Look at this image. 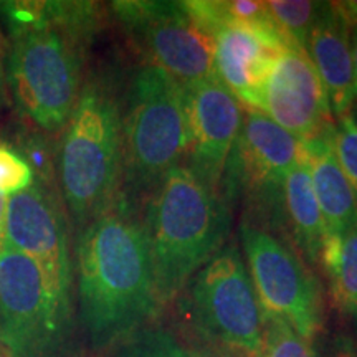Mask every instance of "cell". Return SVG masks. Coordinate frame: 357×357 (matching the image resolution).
<instances>
[{"label":"cell","instance_id":"obj_23","mask_svg":"<svg viewBox=\"0 0 357 357\" xmlns=\"http://www.w3.org/2000/svg\"><path fill=\"white\" fill-rule=\"evenodd\" d=\"M32 167L13 144L0 141V194L10 197L33 184Z\"/></svg>","mask_w":357,"mask_h":357},{"label":"cell","instance_id":"obj_5","mask_svg":"<svg viewBox=\"0 0 357 357\" xmlns=\"http://www.w3.org/2000/svg\"><path fill=\"white\" fill-rule=\"evenodd\" d=\"M189 151L184 88L154 65L134 71L123 109V184L128 200L151 194Z\"/></svg>","mask_w":357,"mask_h":357},{"label":"cell","instance_id":"obj_11","mask_svg":"<svg viewBox=\"0 0 357 357\" xmlns=\"http://www.w3.org/2000/svg\"><path fill=\"white\" fill-rule=\"evenodd\" d=\"M212 42L213 73L248 109H263L265 88L278 56L296 47L278 26H258L223 17L215 2H187Z\"/></svg>","mask_w":357,"mask_h":357},{"label":"cell","instance_id":"obj_14","mask_svg":"<svg viewBox=\"0 0 357 357\" xmlns=\"http://www.w3.org/2000/svg\"><path fill=\"white\" fill-rule=\"evenodd\" d=\"M261 111L301 142L334 128L326 89L303 48L289 47L278 56Z\"/></svg>","mask_w":357,"mask_h":357},{"label":"cell","instance_id":"obj_2","mask_svg":"<svg viewBox=\"0 0 357 357\" xmlns=\"http://www.w3.org/2000/svg\"><path fill=\"white\" fill-rule=\"evenodd\" d=\"M78 316L89 346L109 351L162 310L144 222L121 194L77 234Z\"/></svg>","mask_w":357,"mask_h":357},{"label":"cell","instance_id":"obj_19","mask_svg":"<svg viewBox=\"0 0 357 357\" xmlns=\"http://www.w3.org/2000/svg\"><path fill=\"white\" fill-rule=\"evenodd\" d=\"M105 357H227L218 352L190 344L171 329L147 326L106 352Z\"/></svg>","mask_w":357,"mask_h":357},{"label":"cell","instance_id":"obj_15","mask_svg":"<svg viewBox=\"0 0 357 357\" xmlns=\"http://www.w3.org/2000/svg\"><path fill=\"white\" fill-rule=\"evenodd\" d=\"M305 52L326 89L333 118L351 113L357 84L342 3L323 2L307 33Z\"/></svg>","mask_w":357,"mask_h":357},{"label":"cell","instance_id":"obj_3","mask_svg":"<svg viewBox=\"0 0 357 357\" xmlns=\"http://www.w3.org/2000/svg\"><path fill=\"white\" fill-rule=\"evenodd\" d=\"M144 229L162 307L227 243L229 204L189 166H176L149 194Z\"/></svg>","mask_w":357,"mask_h":357},{"label":"cell","instance_id":"obj_28","mask_svg":"<svg viewBox=\"0 0 357 357\" xmlns=\"http://www.w3.org/2000/svg\"><path fill=\"white\" fill-rule=\"evenodd\" d=\"M0 357H10V356L7 354V351L3 349V346H2V344H0Z\"/></svg>","mask_w":357,"mask_h":357},{"label":"cell","instance_id":"obj_18","mask_svg":"<svg viewBox=\"0 0 357 357\" xmlns=\"http://www.w3.org/2000/svg\"><path fill=\"white\" fill-rule=\"evenodd\" d=\"M318 265L329 281L333 300L342 311L357 306V223L344 234L324 235Z\"/></svg>","mask_w":357,"mask_h":357},{"label":"cell","instance_id":"obj_9","mask_svg":"<svg viewBox=\"0 0 357 357\" xmlns=\"http://www.w3.org/2000/svg\"><path fill=\"white\" fill-rule=\"evenodd\" d=\"M113 12L147 63L181 86L212 77V42L187 2H114Z\"/></svg>","mask_w":357,"mask_h":357},{"label":"cell","instance_id":"obj_1","mask_svg":"<svg viewBox=\"0 0 357 357\" xmlns=\"http://www.w3.org/2000/svg\"><path fill=\"white\" fill-rule=\"evenodd\" d=\"M8 30L7 95L26 128L61 134L83 88L84 53L100 24L91 2H0Z\"/></svg>","mask_w":357,"mask_h":357},{"label":"cell","instance_id":"obj_8","mask_svg":"<svg viewBox=\"0 0 357 357\" xmlns=\"http://www.w3.org/2000/svg\"><path fill=\"white\" fill-rule=\"evenodd\" d=\"M240 242L263 316L284 321L311 342L323 326L316 276L287 242L248 218L240 223Z\"/></svg>","mask_w":357,"mask_h":357},{"label":"cell","instance_id":"obj_22","mask_svg":"<svg viewBox=\"0 0 357 357\" xmlns=\"http://www.w3.org/2000/svg\"><path fill=\"white\" fill-rule=\"evenodd\" d=\"M333 146L339 166L357 197V123L351 113L334 119Z\"/></svg>","mask_w":357,"mask_h":357},{"label":"cell","instance_id":"obj_21","mask_svg":"<svg viewBox=\"0 0 357 357\" xmlns=\"http://www.w3.org/2000/svg\"><path fill=\"white\" fill-rule=\"evenodd\" d=\"M250 357H316L311 342L284 321L265 316L261 344Z\"/></svg>","mask_w":357,"mask_h":357},{"label":"cell","instance_id":"obj_20","mask_svg":"<svg viewBox=\"0 0 357 357\" xmlns=\"http://www.w3.org/2000/svg\"><path fill=\"white\" fill-rule=\"evenodd\" d=\"M319 2H266L275 24L289 42L305 50L307 33L321 10Z\"/></svg>","mask_w":357,"mask_h":357},{"label":"cell","instance_id":"obj_10","mask_svg":"<svg viewBox=\"0 0 357 357\" xmlns=\"http://www.w3.org/2000/svg\"><path fill=\"white\" fill-rule=\"evenodd\" d=\"M301 151L298 137L278 126L263 111L247 108L223 174L227 190L243 195L253 215L266 217L271 225L280 222L283 225V184L300 160Z\"/></svg>","mask_w":357,"mask_h":357},{"label":"cell","instance_id":"obj_4","mask_svg":"<svg viewBox=\"0 0 357 357\" xmlns=\"http://www.w3.org/2000/svg\"><path fill=\"white\" fill-rule=\"evenodd\" d=\"M56 185L75 234L121 195L123 105L113 83L89 75L60 134Z\"/></svg>","mask_w":357,"mask_h":357},{"label":"cell","instance_id":"obj_26","mask_svg":"<svg viewBox=\"0 0 357 357\" xmlns=\"http://www.w3.org/2000/svg\"><path fill=\"white\" fill-rule=\"evenodd\" d=\"M6 213H7V197L0 194V248H2L3 236H6Z\"/></svg>","mask_w":357,"mask_h":357},{"label":"cell","instance_id":"obj_24","mask_svg":"<svg viewBox=\"0 0 357 357\" xmlns=\"http://www.w3.org/2000/svg\"><path fill=\"white\" fill-rule=\"evenodd\" d=\"M347 20V35H349V47L354 65L356 84H357V3H342Z\"/></svg>","mask_w":357,"mask_h":357},{"label":"cell","instance_id":"obj_16","mask_svg":"<svg viewBox=\"0 0 357 357\" xmlns=\"http://www.w3.org/2000/svg\"><path fill=\"white\" fill-rule=\"evenodd\" d=\"M326 235L344 234L357 223V197L333 146V129L301 142Z\"/></svg>","mask_w":357,"mask_h":357},{"label":"cell","instance_id":"obj_6","mask_svg":"<svg viewBox=\"0 0 357 357\" xmlns=\"http://www.w3.org/2000/svg\"><path fill=\"white\" fill-rule=\"evenodd\" d=\"M177 298L185 324L205 347L227 357L258 351L265 316L235 242L223 245Z\"/></svg>","mask_w":357,"mask_h":357},{"label":"cell","instance_id":"obj_29","mask_svg":"<svg viewBox=\"0 0 357 357\" xmlns=\"http://www.w3.org/2000/svg\"><path fill=\"white\" fill-rule=\"evenodd\" d=\"M354 312H356V314H357V306H356V310H354Z\"/></svg>","mask_w":357,"mask_h":357},{"label":"cell","instance_id":"obj_17","mask_svg":"<svg viewBox=\"0 0 357 357\" xmlns=\"http://www.w3.org/2000/svg\"><path fill=\"white\" fill-rule=\"evenodd\" d=\"M281 218L283 229L291 235L298 252L303 255V261L318 265L326 229L303 151L296 166L284 178Z\"/></svg>","mask_w":357,"mask_h":357},{"label":"cell","instance_id":"obj_25","mask_svg":"<svg viewBox=\"0 0 357 357\" xmlns=\"http://www.w3.org/2000/svg\"><path fill=\"white\" fill-rule=\"evenodd\" d=\"M6 58L7 47L3 43L2 35H0V106L7 100V84H6Z\"/></svg>","mask_w":357,"mask_h":357},{"label":"cell","instance_id":"obj_7","mask_svg":"<svg viewBox=\"0 0 357 357\" xmlns=\"http://www.w3.org/2000/svg\"><path fill=\"white\" fill-rule=\"evenodd\" d=\"M73 288L48 278L19 250L0 248V344L10 357H66Z\"/></svg>","mask_w":357,"mask_h":357},{"label":"cell","instance_id":"obj_12","mask_svg":"<svg viewBox=\"0 0 357 357\" xmlns=\"http://www.w3.org/2000/svg\"><path fill=\"white\" fill-rule=\"evenodd\" d=\"M3 243L32 258L50 280L73 288L68 213L56 182L35 178L29 189L7 197Z\"/></svg>","mask_w":357,"mask_h":357},{"label":"cell","instance_id":"obj_13","mask_svg":"<svg viewBox=\"0 0 357 357\" xmlns=\"http://www.w3.org/2000/svg\"><path fill=\"white\" fill-rule=\"evenodd\" d=\"M182 88L189 124V167L205 184L220 190L245 109L215 75Z\"/></svg>","mask_w":357,"mask_h":357},{"label":"cell","instance_id":"obj_27","mask_svg":"<svg viewBox=\"0 0 357 357\" xmlns=\"http://www.w3.org/2000/svg\"><path fill=\"white\" fill-rule=\"evenodd\" d=\"M351 114L354 116V119H356V123H357V98L354 100V105H352V108H351Z\"/></svg>","mask_w":357,"mask_h":357}]
</instances>
